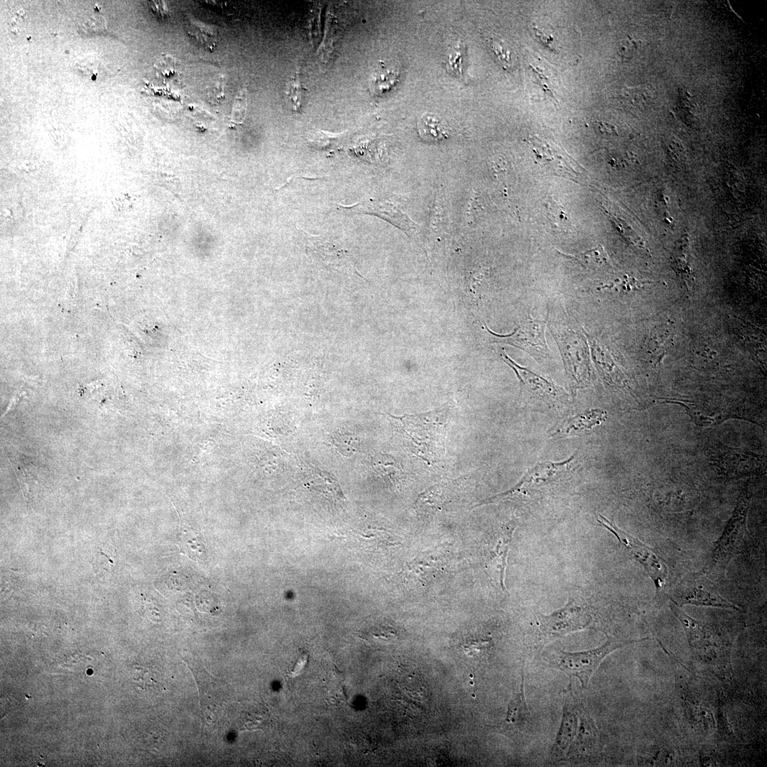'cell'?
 I'll return each mask as SVG.
<instances>
[{"label":"cell","instance_id":"277c9868","mask_svg":"<svg viewBox=\"0 0 767 767\" xmlns=\"http://www.w3.org/2000/svg\"><path fill=\"white\" fill-rule=\"evenodd\" d=\"M670 599L678 606L692 604L740 611L734 603L720 595L717 586L702 572L688 575L682 579L672 589Z\"/></svg>","mask_w":767,"mask_h":767},{"label":"cell","instance_id":"484cf974","mask_svg":"<svg viewBox=\"0 0 767 767\" xmlns=\"http://www.w3.org/2000/svg\"><path fill=\"white\" fill-rule=\"evenodd\" d=\"M611 218L624 236L626 237L632 243L639 246H643V242L641 240L639 236L628 224L616 217L611 216Z\"/></svg>","mask_w":767,"mask_h":767},{"label":"cell","instance_id":"7402d4cb","mask_svg":"<svg viewBox=\"0 0 767 767\" xmlns=\"http://www.w3.org/2000/svg\"><path fill=\"white\" fill-rule=\"evenodd\" d=\"M306 88L301 82L298 72L290 79L287 85V97L291 108L299 111L301 109Z\"/></svg>","mask_w":767,"mask_h":767},{"label":"cell","instance_id":"3957f363","mask_svg":"<svg viewBox=\"0 0 767 767\" xmlns=\"http://www.w3.org/2000/svg\"><path fill=\"white\" fill-rule=\"evenodd\" d=\"M596 521L599 525L611 532L627 550L632 558L643 566L657 591L662 589L668 579V570L665 562L656 550L624 532L599 513L596 515Z\"/></svg>","mask_w":767,"mask_h":767},{"label":"cell","instance_id":"ac0fdd59","mask_svg":"<svg viewBox=\"0 0 767 767\" xmlns=\"http://www.w3.org/2000/svg\"><path fill=\"white\" fill-rule=\"evenodd\" d=\"M398 72L396 70L384 66L379 67L373 74L370 82V89L376 94H384L393 87L398 81Z\"/></svg>","mask_w":767,"mask_h":767},{"label":"cell","instance_id":"5b68a950","mask_svg":"<svg viewBox=\"0 0 767 767\" xmlns=\"http://www.w3.org/2000/svg\"><path fill=\"white\" fill-rule=\"evenodd\" d=\"M573 457L574 456L562 462H546L535 465L511 489L486 499L479 505L496 503L520 494L530 495L552 488L564 479Z\"/></svg>","mask_w":767,"mask_h":767},{"label":"cell","instance_id":"7c38bea8","mask_svg":"<svg viewBox=\"0 0 767 767\" xmlns=\"http://www.w3.org/2000/svg\"><path fill=\"white\" fill-rule=\"evenodd\" d=\"M514 528H506L498 538L495 547L491 551L487 562V569L494 579L496 580L504 592H506L504 584L505 570L511 540Z\"/></svg>","mask_w":767,"mask_h":767},{"label":"cell","instance_id":"d4e9b609","mask_svg":"<svg viewBox=\"0 0 767 767\" xmlns=\"http://www.w3.org/2000/svg\"><path fill=\"white\" fill-rule=\"evenodd\" d=\"M114 553L111 550H99L95 554L93 568L96 573H107L114 565Z\"/></svg>","mask_w":767,"mask_h":767},{"label":"cell","instance_id":"e0dca14e","mask_svg":"<svg viewBox=\"0 0 767 767\" xmlns=\"http://www.w3.org/2000/svg\"><path fill=\"white\" fill-rule=\"evenodd\" d=\"M621 99L622 102L629 107L644 110L651 105L653 95L648 87H629L621 90Z\"/></svg>","mask_w":767,"mask_h":767},{"label":"cell","instance_id":"5bb4252c","mask_svg":"<svg viewBox=\"0 0 767 767\" xmlns=\"http://www.w3.org/2000/svg\"><path fill=\"white\" fill-rule=\"evenodd\" d=\"M454 484H436L420 494L415 506L420 510L437 511L447 504L453 492Z\"/></svg>","mask_w":767,"mask_h":767},{"label":"cell","instance_id":"9c48e42d","mask_svg":"<svg viewBox=\"0 0 767 767\" xmlns=\"http://www.w3.org/2000/svg\"><path fill=\"white\" fill-rule=\"evenodd\" d=\"M344 207L356 213L379 217L396 226L418 243L422 227L413 222L396 202L369 199Z\"/></svg>","mask_w":767,"mask_h":767},{"label":"cell","instance_id":"603a6c76","mask_svg":"<svg viewBox=\"0 0 767 767\" xmlns=\"http://www.w3.org/2000/svg\"><path fill=\"white\" fill-rule=\"evenodd\" d=\"M494 643L491 638L485 637L468 638L464 642L462 647L464 652L472 656L488 654L492 649Z\"/></svg>","mask_w":767,"mask_h":767},{"label":"cell","instance_id":"9a60e30c","mask_svg":"<svg viewBox=\"0 0 767 767\" xmlns=\"http://www.w3.org/2000/svg\"><path fill=\"white\" fill-rule=\"evenodd\" d=\"M523 674L522 675V682L521 685V692L515 694L508 705L505 718V724L516 727L517 729L524 730V729L530 725L531 714L528 709L526 702L524 697L523 691Z\"/></svg>","mask_w":767,"mask_h":767},{"label":"cell","instance_id":"f546056e","mask_svg":"<svg viewBox=\"0 0 767 767\" xmlns=\"http://www.w3.org/2000/svg\"><path fill=\"white\" fill-rule=\"evenodd\" d=\"M598 124L599 129L607 134L615 135L617 134L615 127L609 124L600 121Z\"/></svg>","mask_w":767,"mask_h":767},{"label":"cell","instance_id":"ffe728a7","mask_svg":"<svg viewBox=\"0 0 767 767\" xmlns=\"http://www.w3.org/2000/svg\"><path fill=\"white\" fill-rule=\"evenodd\" d=\"M418 127L421 138L427 141H438L448 136L442 124L435 116H423L418 121Z\"/></svg>","mask_w":767,"mask_h":767},{"label":"cell","instance_id":"cb8c5ba5","mask_svg":"<svg viewBox=\"0 0 767 767\" xmlns=\"http://www.w3.org/2000/svg\"><path fill=\"white\" fill-rule=\"evenodd\" d=\"M107 29V22L105 19L98 15H92L84 21H82L78 26V31L81 36H92L100 34Z\"/></svg>","mask_w":767,"mask_h":767},{"label":"cell","instance_id":"ba28073f","mask_svg":"<svg viewBox=\"0 0 767 767\" xmlns=\"http://www.w3.org/2000/svg\"><path fill=\"white\" fill-rule=\"evenodd\" d=\"M545 322L528 318L524 320L509 334L494 333L488 327L487 332L492 336L491 342L503 343L518 347L540 362L550 357V351L545 338Z\"/></svg>","mask_w":767,"mask_h":767},{"label":"cell","instance_id":"44dd1931","mask_svg":"<svg viewBox=\"0 0 767 767\" xmlns=\"http://www.w3.org/2000/svg\"><path fill=\"white\" fill-rule=\"evenodd\" d=\"M179 541V548L182 553L196 560L203 558L205 553V546L199 535L185 532L181 534Z\"/></svg>","mask_w":767,"mask_h":767},{"label":"cell","instance_id":"52a82bcc","mask_svg":"<svg viewBox=\"0 0 767 767\" xmlns=\"http://www.w3.org/2000/svg\"><path fill=\"white\" fill-rule=\"evenodd\" d=\"M562 355L571 385L575 388L589 381L590 365L588 347L584 337L571 330L551 331Z\"/></svg>","mask_w":767,"mask_h":767},{"label":"cell","instance_id":"2e32d148","mask_svg":"<svg viewBox=\"0 0 767 767\" xmlns=\"http://www.w3.org/2000/svg\"><path fill=\"white\" fill-rule=\"evenodd\" d=\"M561 254L575 261L584 269L593 272L605 268L609 263L607 254L602 245L574 255Z\"/></svg>","mask_w":767,"mask_h":767},{"label":"cell","instance_id":"83f0119b","mask_svg":"<svg viewBox=\"0 0 767 767\" xmlns=\"http://www.w3.org/2000/svg\"><path fill=\"white\" fill-rule=\"evenodd\" d=\"M456 48H455V49L450 53L447 61L450 71L457 75H459L461 72L462 59V51L459 46H458L457 50Z\"/></svg>","mask_w":767,"mask_h":767},{"label":"cell","instance_id":"6da1fadb","mask_svg":"<svg viewBox=\"0 0 767 767\" xmlns=\"http://www.w3.org/2000/svg\"><path fill=\"white\" fill-rule=\"evenodd\" d=\"M751 494L748 486L741 492L736 508L720 538L714 544L709 559L702 572L707 575L722 577L731 560L741 551L747 533L746 518L750 506Z\"/></svg>","mask_w":767,"mask_h":767},{"label":"cell","instance_id":"d6986e66","mask_svg":"<svg viewBox=\"0 0 767 767\" xmlns=\"http://www.w3.org/2000/svg\"><path fill=\"white\" fill-rule=\"evenodd\" d=\"M545 206L548 219L555 229L562 232H569L574 229L570 217L559 203L554 200H548L545 202Z\"/></svg>","mask_w":767,"mask_h":767},{"label":"cell","instance_id":"7a4b0ae2","mask_svg":"<svg viewBox=\"0 0 767 767\" xmlns=\"http://www.w3.org/2000/svg\"><path fill=\"white\" fill-rule=\"evenodd\" d=\"M621 640L609 636L602 646L586 651L570 653L559 651L553 660V667L562 670L570 678H577L583 687H587L591 676L606 656L626 645L644 641Z\"/></svg>","mask_w":767,"mask_h":767},{"label":"cell","instance_id":"f1b7e54d","mask_svg":"<svg viewBox=\"0 0 767 767\" xmlns=\"http://www.w3.org/2000/svg\"><path fill=\"white\" fill-rule=\"evenodd\" d=\"M491 47L502 62L507 63L508 62L509 54L507 52V50L505 49L506 48H505V46L501 43V42L496 39H493L491 41Z\"/></svg>","mask_w":767,"mask_h":767},{"label":"cell","instance_id":"8992f818","mask_svg":"<svg viewBox=\"0 0 767 767\" xmlns=\"http://www.w3.org/2000/svg\"><path fill=\"white\" fill-rule=\"evenodd\" d=\"M541 640L552 641L564 636L589 628L592 617L586 607L569 600L562 608L550 614L537 616Z\"/></svg>","mask_w":767,"mask_h":767},{"label":"cell","instance_id":"8fae6325","mask_svg":"<svg viewBox=\"0 0 767 767\" xmlns=\"http://www.w3.org/2000/svg\"><path fill=\"white\" fill-rule=\"evenodd\" d=\"M444 558L434 553H423L407 565L406 577L409 581L426 585L443 569Z\"/></svg>","mask_w":767,"mask_h":767},{"label":"cell","instance_id":"4316f807","mask_svg":"<svg viewBox=\"0 0 767 767\" xmlns=\"http://www.w3.org/2000/svg\"><path fill=\"white\" fill-rule=\"evenodd\" d=\"M637 42L631 38L623 39L619 45V53L623 59L633 57L638 48Z\"/></svg>","mask_w":767,"mask_h":767},{"label":"cell","instance_id":"4fadbf2b","mask_svg":"<svg viewBox=\"0 0 767 767\" xmlns=\"http://www.w3.org/2000/svg\"><path fill=\"white\" fill-rule=\"evenodd\" d=\"M606 416L604 410L592 409L570 417L557 426L554 435H572L591 430L604 421Z\"/></svg>","mask_w":767,"mask_h":767},{"label":"cell","instance_id":"30bf717a","mask_svg":"<svg viewBox=\"0 0 767 767\" xmlns=\"http://www.w3.org/2000/svg\"><path fill=\"white\" fill-rule=\"evenodd\" d=\"M502 354L504 361L515 371L521 388L541 398L557 399L567 395L561 387L555 385L541 375L517 364L505 352Z\"/></svg>","mask_w":767,"mask_h":767}]
</instances>
